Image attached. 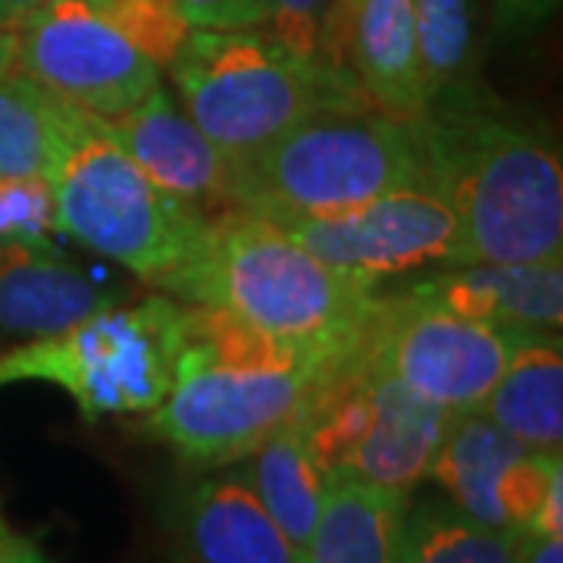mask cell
I'll return each instance as SVG.
<instances>
[{
    "label": "cell",
    "instance_id": "18",
    "mask_svg": "<svg viewBox=\"0 0 563 563\" xmlns=\"http://www.w3.org/2000/svg\"><path fill=\"white\" fill-rule=\"evenodd\" d=\"M526 451L529 448L523 442H517L479 410L454 413L429 466V479L442 485L448 501L463 514L485 526L507 529L504 492Z\"/></svg>",
    "mask_w": 563,
    "mask_h": 563
},
{
    "label": "cell",
    "instance_id": "27",
    "mask_svg": "<svg viewBox=\"0 0 563 563\" xmlns=\"http://www.w3.org/2000/svg\"><path fill=\"white\" fill-rule=\"evenodd\" d=\"M188 29L242 32L266 22V0H176Z\"/></svg>",
    "mask_w": 563,
    "mask_h": 563
},
{
    "label": "cell",
    "instance_id": "2",
    "mask_svg": "<svg viewBox=\"0 0 563 563\" xmlns=\"http://www.w3.org/2000/svg\"><path fill=\"white\" fill-rule=\"evenodd\" d=\"M429 188L461 222L466 263L563 257V166L551 141L485 107L476 88L420 117Z\"/></svg>",
    "mask_w": 563,
    "mask_h": 563
},
{
    "label": "cell",
    "instance_id": "12",
    "mask_svg": "<svg viewBox=\"0 0 563 563\" xmlns=\"http://www.w3.org/2000/svg\"><path fill=\"white\" fill-rule=\"evenodd\" d=\"M107 129L120 147L139 163V169L181 203L201 210L220 203L232 213L229 198V169L232 163L220 147L203 135L195 120L173 103L166 88H154L141 103L122 117L107 120ZM207 217V213H203Z\"/></svg>",
    "mask_w": 563,
    "mask_h": 563
},
{
    "label": "cell",
    "instance_id": "16",
    "mask_svg": "<svg viewBox=\"0 0 563 563\" xmlns=\"http://www.w3.org/2000/svg\"><path fill=\"white\" fill-rule=\"evenodd\" d=\"M454 413L422 401L407 385L373 366L369 426L363 432L347 473L410 495L429 476Z\"/></svg>",
    "mask_w": 563,
    "mask_h": 563
},
{
    "label": "cell",
    "instance_id": "8",
    "mask_svg": "<svg viewBox=\"0 0 563 563\" xmlns=\"http://www.w3.org/2000/svg\"><path fill=\"white\" fill-rule=\"evenodd\" d=\"M526 332L470 320L420 291L379 301L366 329V357L385 376L448 413L479 410Z\"/></svg>",
    "mask_w": 563,
    "mask_h": 563
},
{
    "label": "cell",
    "instance_id": "23",
    "mask_svg": "<svg viewBox=\"0 0 563 563\" xmlns=\"http://www.w3.org/2000/svg\"><path fill=\"white\" fill-rule=\"evenodd\" d=\"M413 29L426 110L473 88V0H413Z\"/></svg>",
    "mask_w": 563,
    "mask_h": 563
},
{
    "label": "cell",
    "instance_id": "19",
    "mask_svg": "<svg viewBox=\"0 0 563 563\" xmlns=\"http://www.w3.org/2000/svg\"><path fill=\"white\" fill-rule=\"evenodd\" d=\"M479 413L532 451L563 444V347L558 332H526Z\"/></svg>",
    "mask_w": 563,
    "mask_h": 563
},
{
    "label": "cell",
    "instance_id": "3",
    "mask_svg": "<svg viewBox=\"0 0 563 563\" xmlns=\"http://www.w3.org/2000/svg\"><path fill=\"white\" fill-rule=\"evenodd\" d=\"M157 285L263 335L329 354L357 347L383 301L376 282L322 263L276 222L244 210L207 220L191 254Z\"/></svg>",
    "mask_w": 563,
    "mask_h": 563
},
{
    "label": "cell",
    "instance_id": "1",
    "mask_svg": "<svg viewBox=\"0 0 563 563\" xmlns=\"http://www.w3.org/2000/svg\"><path fill=\"white\" fill-rule=\"evenodd\" d=\"M339 357L344 354L263 335L217 307L185 303L173 385L144 413V432L195 466L239 463L301 420Z\"/></svg>",
    "mask_w": 563,
    "mask_h": 563
},
{
    "label": "cell",
    "instance_id": "10",
    "mask_svg": "<svg viewBox=\"0 0 563 563\" xmlns=\"http://www.w3.org/2000/svg\"><path fill=\"white\" fill-rule=\"evenodd\" d=\"M273 222L322 263L369 282L466 263L461 222L435 188H401L339 213Z\"/></svg>",
    "mask_w": 563,
    "mask_h": 563
},
{
    "label": "cell",
    "instance_id": "25",
    "mask_svg": "<svg viewBox=\"0 0 563 563\" xmlns=\"http://www.w3.org/2000/svg\"><path fill=\"white\" fill-rule=\"evenodd\" d=\"M57 207L47 179H0V244L51 247Z\"/></svg>",
    "mask_w": 563,
    "mask_h": 563
},
{
    "label": "cell",
    "instance_id": "4",
    "mask_svg": "<svg viewBox=\"0 0 563 563\" xmlns=\"http://www.w3.org/2000/svg\"><path fill=\"white\" fill-rule=\"evenodd\" d=\"M401 188H429L420 120L373 107L317 113L229 169L232 207L266 220L339 213Z\"/></svg>",
    "mask_w": 563,
    "mask_h": 563
},
{
    "label": "cell",
    "instance_id": "20",
    "mask_svg": "<svg viewBox=\"0 0 563 563\" xmlns=\"http://www.w3.org/2000/svg\"><path fill=\"white\" fill-rule=\"evenodd\" d=\"M244 476L261 498L266 514L276 520L285 539L301 548L313 532L329 473L322 470L303 442L298 422L273 432L266 442L244 457Z\"/></svg>",
    "mask_w": 563,
    "mask_h": 563
},
{
    "label": "cell",
    "instance_id": "22",
    "mask_svg": "<svg viewBox=\"0 0 563 563\" xmlns=\"http://www.w3.org/2000/svg\"><path fill=\"white\" fill-rule=\"evenodd\" d=\"M57 157V98L10 69L0 79V179H47Z\"/></svg>",
    "mask_w": 563,
    "mask_h": 563
},
{
    "label": "cell",
    "instance_id": "17",
    "mask_svg": "<svg viewBox=\"0 0 563 563\" xmlns=\"http://www.w3.org/2000/svg\"><path fill=\"white\" fill-rule=\"evenodd\" d=\"M407 495L335 470L303 544V563H398Z\"/></svg>",
    "mask_w": 563,
    "mask_h": 563
},
{
    "label": "cell",
    "instance_id": "15",
    "mask_svg": "<svg viewBox=\"0 0 563 563\" xmlns=\"http://www.w3.org/2000/svg\"><path fill=\"white\" fill-rule=\"evenodd\" d=\"M110 303L103 285L51 247L0 244V339H47Z\"/></svg>",
    "mask_w": 563,
    "mask_h": 563
},
{
    "label": "cell",
    "instance_id": "31",
    "mask_svg": "<svg viewBox=\"0 0 563 563\" xmlns=\"http://www.w3.org/2000/svg\"><path fill=\"white\" fill-rule=\"evenodd\" d=\"M47 0H0V25H22Z\"/></svg>",
    "mask_w": 563,
    "mask_h": 563
},
{
    "label": "cell",
    "instance_id": "28",
    "mask_svg": "<svg viewBox=\"0 0 563 563\" xmlns=\"http://www.w3.org/2000/svg\"><path fill=\"white\" fill-rule=\"evenodd\" d=\"M561 0H495V32L526 38L558 13Z\"/></svg>",
    "mask_w": 563,
    "mask_h": 563
},
{
    "label": "cell",
    "instance_id": "11",
    "mask_svg": "<svg viewBox=\"0 0 563 563\" xmlns=\"http://www.w3.org/2000/svg\"><path fill=\"white\" fill-rule=\"evenodd\" d=\"M325 66L347 73L383 113L401 120L426 113L413 0H332Z\"/></svg>",
    "mask_w": 563,
    "mask_h": 563
},
{
    "label": "cell",
    "instance_id": "13",
    "mask_svg": "<svg viewBox=\"0 0 563 563\" xmlns=\"http://www.w3.org/2000/svg\"><path fill=\"white\" fill-rule=\"evenodd\" d=\"M173 532L188 563H303L242 466L185 485L173 501Z\"/></svg>",
    "mask_w": 563,
    "mask_h": 563
},
{
    "label": "cell",
    "instance_id": "6",
    "mask_svg": "<svg viewBox=\"0 0 563 563\" xmlns=\"http://www.w3.org/2000/svg\"><path fill=\"white\" fill-rule=\"evenodd\" d=\"M47 181L57 232L154 285L191 254L207 225L201 210L166 195L141 173L103 117L60 98L57 157Z\"/></svg>",
    "mask_w": 563,
    "mask_h": 563
},
{
    "label": "cell",
    "instance_id": "9",
    "mask_svg": "<svg viewBox=\"0 0 563 563\" xmlns=\"http://www.w3.org/2000/svg\"><path fill=\"white\" fill-rule=\"evenodd\" d=\"M16 69L103 120L122 117L161 85V69L98 0H47L16 25Z\"/></svg>",
    "mask_w": 563,
    "mask_h": 563
},
{
    "label": "cell",
    "instance_id": "30",
    "mask_svg": "<svg viewBox=\"0 0 563 563\" xmlns=\"http://www.w3.org/2000/svg\"><path fill=\"white\" fill-rule=\"evenodd\" d=\"M517 563H563V536L520 532Z\"/></svg>",
    "mask_w": 563,
    "mask_h": 563
},
{
    "label": "cell",
    "instance_id": "7",
    "mask_svg": "<svg viewBox=\"0 0 563 563\" xmlns=\"http://www.w3.org/2000/svg\"><path fill=\"white\" fill-rule=\"evenodd\" d=\"M181 335L185 307L173 298L110 303L66 332L0 351V388L57 385L88 422L151 413L173 385Z\"/></svg>",
    "mask_w": 563,
    "mask_h": 563
},
{
    "label": "cell",
    "instance_id": "24",
    "mask_svg": "<svg viewBox=\"0 0 563 563\" xmlns=\"http://www.w3.org/2000/svg\"><path fill=\"white\" fill-rule=\"evenodd\" d=\"M110 22L139 47L157 69L173 66L188 38V22L181 20L176 0H98Z\"/></svg>",
    "mask_w": 563,
    "mask_h": 563
},
{
    "label": "cell",
    "instance_id": "26",
    "mask_svg": "<svg viewBox=\"0 0 563 563\" xmlns=\"http://www.w3.org/2000/svg\"><path fill=\"white\" fill-rule=\"evenodd\" d=\"M332 0H266L269 38H276L298 60L325 66V20ZM332 69V66H329Z\"/></svg>",
    "mask_w": 563,
    "mask_h": 563
},
{
    "label": "cell",
    "instance_id": "14",
    "mask_svg": "<svg viewBox=\"0 0 563 563\" xmlns=\"http://www.w3.org/2000/svg\"><path fill=\"white\" fill-rule=\"evenodd\" d=\"M410 288L461 317L514 332H558L563 320V257L542 263H463Z\"/></svg>",
    "mask_w": 563,
    "mask_h": 563
},
{
    "label": "cell",
    "instance_id": "5",
    "mask_svg": "<svg viewBox=\"0 0 563 563\" xmlns=\"http://www.w3.org/2000/svg\"><path fill=\"white\" fill-rule=\"evenodd\" d=\"M169 69L185 113L229 163L261 154L317 113L373 107L347 73L298 60L257 29H191Z\"/></svg>",
    "mask_w": 563,
    "mask_h": 563
},
{
    "label": "cell",
    "instance_id": "32",
    "mask_svg": "<svg viewBox=\"0 0 563 563\" xmlns=\"http://www.w3.org/2000/svg\"><path fill=\"white\" fill-rule=\"evenodd\" d=\"M16 69V29L0 25V79Z\"/></svg>",
    "mask_w": 563,
    "mask_h": 563
},
{
    "label": "cell",
    "instance_id": "29",
    "mask_svg": "<svg viewBox=\"0 0 563 563\" xmlns=\"http://www.w3.org/2000/svg\"><path fill=\"white\" fill-rule=\"evenodd\" d=\"M0 563H51L35 539H29L7 520L3 507H0Z\"/></svg>",
    "mask_w": 563,
    "mask_h": 563
},
{
    "label": "cell",
    "instance_id": "21",
    "mask_svg": "<svg viewBox=\"0 0 563 563\" xmlns=\"http://www.w3.org/2000/svg\"><path fill=\"white\" fill-rule=\"evenodd\" d=\"M520 532L495 529L451 501L407 507L398 563H517Z\"/></svg>",
    "mask_w": 563,
    "mask_h": 563
}]
</instances>
